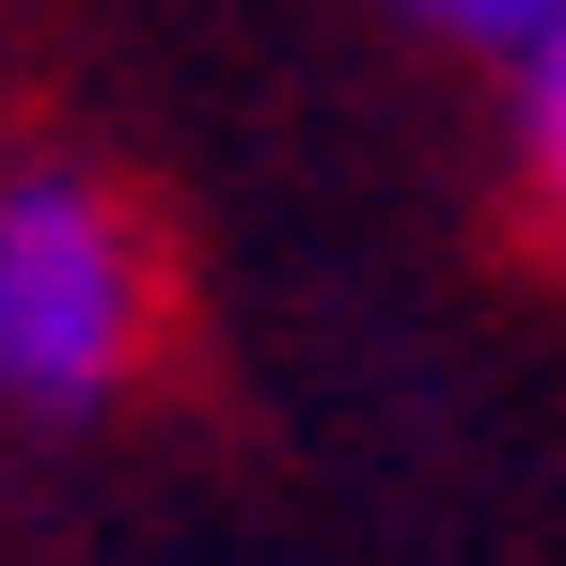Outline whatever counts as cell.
<instances>
[{"instance_id": "cell-1", "label": "cell", "mask_w": 566, "mask_h": 566, "mask_svg": "<svg viewBox=\"0 0 566 566\" xmlns=\"http://www.w3.org/2000/svg\"><path fill=\"white\" fill-rule=\"evenodd\" d=\"M174 268L158 221L95 174V158H17L0 174V409H111L158 363Z\"/></svg>"}, {"instance_id": "cell-2", "label": "cell", "mask_w": 566, "mask_h": 566, "mask_svg": "<svg viewBox=\"0 0 566 566\" xmlns=\"http://www.w3.org/2000/svg\"><path fill=\"white\" fill-rule=\"evenodd\" d=\"M520 158H535V205L566 221V17L520 48Z\"/></svg>"}, {"instance_id": "cell-3", "label": "cell", "mask_w": 566, "mask_h": 566, "mask_svg": "<svg viewBox=\"0 0 566 566\" xmlns=\"http://www.w3.org/2000/svg\"><path fill=\"white\" fill-rule=\"evenodd\" d=\"M394 17H424V32H457V48H535L566 0H394Z\"/></svg>"}]
</instances>
